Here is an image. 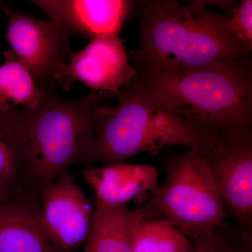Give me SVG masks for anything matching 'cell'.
<instances>
[{"mask_svg": "<svg viewBox=\"0 0 252 252\" xmlns=\"http://www.w3.org/2000/svg\"><path fill=\"white\" fill-rule=\"evenodd\" d=\"M140 44L135 68L185 70L250 59L225 16L212 12L203 1H134Z\"/></svg>", "mask_w": 252, "mask_h": 252, "instance_id": "1", "label": "cell"}, {"mask_svg": "<svg viewBox=\"0 0 252 252\" xmlns=\"http://www.w3.org/2000/svg\"><path fill=\"white\" fill-rule=\"evenodd\" d=\"M50 85L34 109H21L25 191L41 189L76 164L94 163L96 112L114 94L92 91L77 100L63 98Z\"/></svg>", "mask_w": 252, "mask_h": 252, "instance_id": "2", "label": "cell"}, {"mask_svg": "<svg viewBox=\"0 0 252 252\" xmlns=\"http://www.w3.org/2000/svg\"><path fill=\"white\" fill-rule=\"evenodd\" d=\"M135 69L141 80L169 108L198 130L252 127L250 59L185 70Z\"/></svg>", "mask_w": 252, "mask_h": 252, "instance_id": "3", "label": "cell"}, {"mask_svg": "<svg viewBox=\"0 0 252 252\" xmlns=\"http://www.w3.org/2000/svg\"><path fill=\"white\" fill-rule=\"evenodd\" d=\"M117 97L115 107L104 104L94 116V163L125 162L169 146L201 145L204 132L169 108L137 74Z\"/></svg>", "mask_w": 252, "mask_h": 252, "instance_id": "4", "label": "cell"}, {"mask_svg": "<svg viewBox=\"0 0 252 252\" xmlns=\"http://www.w3.org/2000/svg\"><path fill=\"white\" fill-rule=\"evenodd\" d=\"M166 179L142 207L146 215L171 223L192 242L225 226L226 208L195 149L165 159Z\"/></svg>", "mask_w": 252, "mask_h": 252, "instance_id": "5", "label": "cell"}, {"mask_svg": "<svg viewBox=\"0 0 252 252\" xmlns=\"http://www.w3.org/2000/svg\"><path fill=\"white\" fill-rule=\"evenodd\" d=\"M195 149L206 167L237 229L252 238V127L204 132Z\"/></svg>", "mask_w": 252, "mask_h": 252, "instance_id": "6", "label": "cell"}, {"mask_svg": "<svg viewBox=\"0 0 252 252\" xmlns=\"http://www.w3.org/2000/svg\"><path fill=\"white\" fill-rule=\"evenodd\" d=\"M5 39L39 87L55 82L54 76L71 54L72 36L54 21L37 19L7 7Z\"/></svg>", "mask_w": 252, "mask_h": 252, "instance_id": "7", "label": "cell"}, {"mask_svg": "<svg viewBox=\"0 0 252 252\" xmlns=\"http://www.w3.org/2000/svg\"><path fill=\"white\" fill-rule=\"evenodd\" d=\"M39 213L44 231L56 252H74L86 243L94 210L67 171L41 189Z\"/></svg>", "mask_w": 252, "mask_h": 252, "instance_id": "8", "label": "cell"}, {"mask_svg": "<svg viewBox=\"0 0 252 252\" xmlns=\"http://www.w3.org/2000/svg\"><path fill=\"white\" fill-rule=\"evenodd\" d=\"M119 34L94 38L81 51L71 53L69 63H64L55 74V82L68 91L75 81H80L92 91L117 96L137 74Z\"/></svg>", "mask_w": 252, "mask_h": 252, "instance_id": "9", "label": "cell"}, {"mask_svg": "<svg viewBox=\"0 0 252 252\" xmlns=\"http://www.w3.org/2000/svg\"><path fill=\"white\" fill-rule=\"evenodd\" d=\"M54 21L74 36L94 39L119 33L132 15L134 1L126 0H36L32 1Z\"/></svg>", "mask_w": 252, "mask_h": 252, "instance_id": "10", "label": "cell"}, {"mask_svg": "<svg viewBox=\"0 0 252 252\" xmlns=\"http://www.w3.org/2000/svg\"><path fill=\"white\" fill-rule=\"evenodd\" d=\"M84 177L94 190L96 203L110 207L126 205L147 194L149 196L158 187L157 169L148 165L107 163L86 169Z\"/></svg>", "mask_w": 252, "mask_h": 252, "instance_id": "11", "label": "cell"}, {"mask_svg": "<svg viewBox=\"0 0 252 252\" xmlns=\"http://www.w3.org/2000/svg\"><path fill=\"white\" fill-rule=\"evenodd\" d=\"M0 252H57L39 213V195L26 192L0 205Z\"/></svg>", "mask_w": 252, "mask_h": 252, "instance_id": "12", "label": "cell"}, {"mask_svg": "<svg viewBox=\"0 0 252 252\" xmlns=\"http://www.w3.org/2000/svg\"><path fill=\"white\" fill-rule=\"evenodd\" d=\"M146 216L142 207H110L96 203L84 252H133L134 234Z\"/></svg>", "mask_w": 252, "mask_h": 252, "instance_id": "13", "label": "cell"}, {"mask_svg": "<svg viewBox=\"0 0 252 252\" xmlns=\"http://www.w3.org/2000/svg\"><path fill=\"white\" fill-rule=\"evenodd\" d=\"M4 63L0 67V112L34 109L45 98L50 85L44 89L36 84L28 68L11 50L4 53Z\"/></svg>", "mask_w": 252, "mask_h": 252, "instance_id": "14", "label": "cell"}, {"mask_svg": "<svg viewBox=\"0 0 252 252\" xmlns=\"http://www.w3.org/2000/svg\"><path fill=\"white\" fill-rule=\"evenodd\" d=\"M0 185L15 197L25 192L20 109L0 112Z\"/></svg>", "mask_w": 252, "mask_h": 252, "instance_id": "15", "label": "cell"}, {"mask_svg": "<svg viewBox=\"0 0 252 252\" xmlns=\"http://www.w3.org/2000/svg\"><path fill=\"white\" fill-rule=\"evenodd\" d=\"M193 243L167 220L146 215L136 228L133 252H188Z\"/></svg>", "mask_w": 252, "mask_h": 252, "instance_id": "16", "label": "cell"}, {"mask_svg": "<svg viewBox=\"0 0 252 252\" xmlns=\"http://www.w3.org/2000/svg\"><path fill=\"white\" fill-rule=\"evenodd\" d=\"M251 238L242 234L235 225L228 223L193 241V247L188 252H245L243 245H251Z\"/></svg>", "mask_w": 252, "mask_h": 252, "instance_id": "17", "label": "cell"}, {"mask_svg": "<svg viewBox=\"0 0 252 252\" xmlns=\"http://www.w3.org/2000/svg\"><path fill=\"white\" fill-rule=\"evenodd\" d=\"M233 16L227 18L235 39L249 51L252 49V1L243 0L233 9Z\"/></svg>", "mask_w": 252, "mask_h": 252, "instance_id": "18", "label": "cell"}, {"mask_svg": "<svg viewBox=\"0 0 252 252\" xmlns=\"http://www.w3.org/2000/svg\"><path fill=\"white\" fill-rule=\"evenodd\" d=\"M16 197L14 196L7 189L0 185V205Z\"/></svg>", "mask_w": 252, "mask_h": 252, "instance_id": "19", "label": "cell"}]
</instances>
